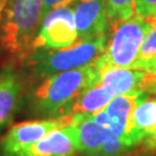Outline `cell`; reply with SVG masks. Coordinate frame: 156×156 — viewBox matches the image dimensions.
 <instances>
[{
    "instance_id": "1",
    "label": "cell",
    "mask_w": 156,
    "mask_h": 156,
    "mask_svg": "<svg viewBox=\"0 0 156 156\" xmlns=\"http://www.w3.org/2000/svg\"><path fill=\"white\" fill-rule=\"evenodd\" d=\"M100 82V69L95 62L81 68L58 73L42 80L29 94V109L39 117L71 116V106L78 95Z\"/></svg>"
},
{
    "instance_id": "2",
    "label": "cell",
    "mask_w": 156,
    "mask_h": 156,
    "mask_svg": "<svg viewBox=\"0 0 156 156\" xmlns=\"http://www.w3.org/2000/svg\"><path fill=\"white\" fill-rule=\"evenodd\" d=\"M44 0H5L0 19V51L22 62L43 19Z\"/></svg>"
},
{
    "instance_id": "3",
    "label": "cell",
    "mask_w": 156,
    "mask_h": 156,
    "mask_svg": "<svg viewBox=\"0 0 156 156\" xmlns=\"http://www.w3.org/2000/svg\"><path fill=\"white\" fill-rule=\"evenodd\" d=\"M108 35L79 39L74 45L60 50H35L22 60L24 68L36 79L81 68L94 62L104 52Z\"/></svg>"
},
{
    "instance_id": "4",
    "label": "cell",
    "mask_w": 156,
    "mask_h": 156,
    "mask_svg": "<svg viewBox=\"0 0 156 156\" xmlns=\"http://www.w3.org/2000/svg\"><path fill=\"white\" fill-rule=\"evenodd\" d=\"M151 27L149 19L134 14L132 17L112 24L104 52L96 60L98 69L108 67L132 68L139 56L146 34Z\"/></svg>"
},
{
    "instance_id": "5",
    "label": "cell",
    "mask_w": 156,
    "mask_h": 156,
    "mask_svg": "<svg viewBox=\"0 0 156 156\" xmlns=\"http://www.w3.org/2000/svg\"><path fill=\"white\" fill-rule=\"evenodd\" d=\"M78 41L73 4L60 6L43 16L30 52L35 50L66 49Z\"/></svg>"
},
{
    "instance_id": "6",
    "label": "cell",
    "mask_w": 156,
    "mask_h": 156,
    "mask_svg": "<svg viewBox=\"0 0 156 156\" xmlns=\"http://www.w3.org/2000/svg\"><path fill=\"white\" fill-rule=\"evenodd\" d=\"M71 120L72 115L65 117L29 120L14 125L0 142L1 156H19L20 153L42 139L45 134L57 128L67 126Z\"/></svg>"
},
{
    "instance_id": "7",
    "label": "cell",
    "mask_w": 156,
    "mask_h": 156,
    "mask_svg": "<svg viewBox=\"0 0 156 156\" xmlns=\"http://www.w3.org/2000/svg\"><path fill=\"white\" fill-rule=\"evenodd\" d=\"M73 11L79 39L105 35L110 30L104 0H76Z\"/></svg>"
},
{
    "instance_id": "8",
    "label": "cell",
    "mask_w": 156,
    "mask_h": 156,
    "mask_svg": "<svg viewBox=\"0 0 156 156\" xmlns=\"http://www.w3.org/2000/svg\"><path fill=\"white\" fill-rule=\"evenodd\" d=\"M23 78L13 65L0 71V131L13 122L22 101Z\"/></svg>"
},
{
    "instance_id": "9",
    "label": "cell",
    "mask_w": 156,
    "mask_h": 156,
    "mask_svg": "<svg viewBox=\"0 0 156 156\" xmlns=\"http://www.w3.org/2000/svg\"><path fill=\"white\" fill-rule=\"evenodd\" d=\"M156 128V97H149L148 94L140 96L134 108L129 125L124 136V142L132 148L144 142Z\"/></svg>"
},
{
    "instance_id": "10",
    "label": "cell",
    "mask_w": 156,
    "mask_h": 156,
    "mask_svg": "<svg viewBox=\"0 0 156 156\" xmlns=\"http://www.w3.org/2000/svg\"><path fill=\"white\" fill-rule=\"evenodd\" d=\"M69 126L74 132L76 149L84 156H93L100 151L110 131L87 113L72 115Z\"/></svg>"
},
{
    "instance_id": "11",
    "label": "cell",
    "mask_w": 156,
    "mask_h": 156,
    "mask_svg": "<svg viewBox=\"0 0 156 156\" xmlns=\"http://www.w3.org/2000/svg\"><path fill=\"white\" fill-rule=\"evenodd\" d=\"M76 151L74 132L68 124L45 134L19 156H73Z\"/></svg>"
},
{
    "instance_id": "12",
    "label": "cell",
    "mask_w": 156,
    "mask_h": 156,
    "mask_svg": "<svg viewBox=\"0 0 156 156\" xmlns=\"http://www.w3.org/2000/svg\"><path fill=\"white\" fill-rule=\"evenodd\" d=\"M146 72L134 68L108 67L100 71V82L113 96L144 93L142 82Z\"/></svg>"
},
{
    "instance_id": "13",
    "label": "cell",
    "mask_w": 156,
    "mask_h": 156,
    "mask_svg": "<svg viewBox=\"0 0 156 156\" xmlns=\"http://www.w3.org/2000/svg\"><path fill=\"white\" fill-rule=\"evenodd\" d=\"M144 93H133L115 96L104 109L110 120V131L124 140L132 113L140 96Z\"/></svg>"
},
{
    "instance_id": "14",
    "label": "cell",
    "mask_w": 156,
    "mask_h": 156,
    "mask_svg": "<svg viewBox=\"0 0 156 156\" xmlns=\"http://www.w3.org/2000/svg\"><path fill=\"white\" fill-rule=\"evenodd\" d=\"M115 96L104 88V86L97 83L89 88L82 90L78 97L73 101L71 106V115L76 113H87L94 115L96 112L102 111L111 102Z\"/></svg>"
},
{
    "instance_id": "15",
    "label": "cell",
    "mask_w": 156,
    "mask_h": 156,
    "mask_svg": "<svg viewBox=\"0 0 156 156\" xmlns=\"http://www.w3.org/2000/svg\"><path fill=\"white\" fill-rule=\"evenodd\" d=\"M135 2L136 0H104L110 27L133 16L135 14Z\"/></svg>"
},
{
    "instance_id": "16",
    "label": "cell",
    "mask_w": 156,
    "mask_h": 156,
    "mask_svg": "<svg viewBox=\"0 0 156 156\" xmlns=\"http://www.w3.org/2000/svg\"><path fill=\"white\" fill-rule=\"evenodd\" d=\"M156 56V21H151V27L146 34L145 39L142 42L139 56L134 62L132 68L144 71L148 62Z\"/></svg>"
},
{
    "instance_id": "17",
    "label": "cell",
    "mask_w": 156,
    "mask_h": 156,
    "mask_svg": "<svg viewBox=\"0 0 156 156\" xmlns=\"http://www.w3.org/2000/svg\"><path fill=\"white\" fill-rule=\"evenodd\" d=\"M129 147L124 142L122 138L116 136L115 134L111 133V131H109V134L103 146L93 156H123L124 153L127 151Z\"/></svg>"
},
{
    "instance_id": "18",
    "label": "cell",
    "mask_w": 156,
    "mask_h": 156,
    "mask_svg": "<svg viewBox=\"0 0 156 156\" xmlns=\"http://www.w3.org/2000/svg\"><path fill=\"white\" fill-rule=\"evenodd\" d=\"M156 8V0H136L135 2V14L142 17H151Z\"/></svg>"
},
{
    "instance_id": "19",
    "label": "cell",
    "mask_w": 156,
    "mask_h": 156,
    "mask_svg": "<svg viewBox=\"0 0 156 156\" xmlns=\"http://www.w3.org/2000/svg\"><path fill=\"white\" fill-rule=\"evenodd\" d=\"M75 1L76 0H44V4H43V16L46 15L50 11L57 8V7L74 4Z\"/></svg>"
},
{
    "instance_id": "20",
    "label": "cell",
    "mask_w": 156,
    "mask_h": 156,
    "mask_svg": "<svg viewBox=\"0 0 156 156\" xmlns=\"http://www.w3.org/2000/svg\"><path fill=\"white\" fill-rule=\"evenodd\" d=\"M142 91L148 95H156V76L149 75V74L146 73L144 82H142Z\"/></svg>"
},
{
    "instance_id": "21",
    "label": "cell",
    "mask_w": 156,
    "mask_h": 156,
    "mask_svg": "<svg viewBox=\"0 0 156 156\" xmlns=\"http://www.w3.org/2000/svg\"><path fill=\"white\" fill-rule=\"evenodd\" d=\"M144 72H146L147 74H149V75L156 76V56L148 62V64L144 68Z\"/></svg>"
},
{
    "instance_id": "22",
    "label": "cell",
    "mask_w": 156,
    "mask_h": 156,
    "mask_svg": "<svg viewBox=\"0 0 156 156\" xmlns=\"http://www.w3.org/2000/svg\"><path fill=\"white\" fill-rule=\"evenodd\" d=\"M144 145L149 149H156V128L155 131L144 141Z\"/></svg>"
},
{
    "instance_id": "23",
    "label": "cell",
    "mask_w": 156,
    "mask_h": 156,
    "mask_svg": "<svg viewBox=\"0 0 156 156\" xmlns=\"http://www.w3.org/2000/svg\"><path fill=\"white\" fill-rule=\"evenodd\" d=\"M149 20H151V21H156V8L154 9V12H153V14L151 15V17H148Z\"/></svg>"
}]
</instances>
